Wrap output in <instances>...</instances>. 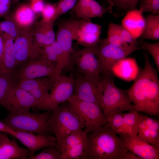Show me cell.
I'll return each mask as SVG.
<instances>
[{"label":"cell","mask_w":159,"mask_h":159,"mask_svg":"<svg viewBox=\"0 0 159 159\" xmlns=\"http://www.w3.org/2000/svg\"><path fill=\"white\" fill-rule=\"evenodd\" d=\"M144 67L126 93L135 110L158 117L159 114V80L149 57L143 54Z\"/></svg>","instance_id":"obj_1"},{"label":"cell","mask_w":159,"mask_h":159,"mask_svg":"<svg viewBox=\"0 0 159 159\" xmlns=\"http://www.w3.org/2000/svg\"><path fill=\"white\" fill-rule=\"evenodd\" d=\"M127 149L106 123L88 133L86 148L79 159H125Z\"/></svg>","instance_id":"obj_2"},{"label":"cell","mask_w":159,"mask_h":159,"mask_svg":"<svg viewBox=\"0 0 159 159\" xmlns=\"http://www.w3.org/2000/svg\"><path fill=\"white\" fill-rule=\"evenodd\" d=\"M48 125L50 132L55 135L56 143L60 142L72 132L85 128L67 101L51 110Z\"/></svg>","instance_id":"obj_3"},{"label":"cell","mask_w":159,"mask_h":159,"mask_svg":"<svg viewBox=\"0 0 159 159\" xmlns=\"http://www.w3.org/2000/svg\"><path fill=\"white\" fill-rule=\"evenodd\" d=\"M51 110L41 113L29 110L10 113L1 121L15 131L49 135L51 132L48 125Z\"/></svg>","instance_id":"obj_4"},{"label":"cell","mask_w":159,"mask_h":159,"mask_svg":"<svg viewBox=\"0 0 159 159\" xmlns=\"http://www.w3.org/2000/svg\"><path fill=\"white\" fill-rule=\"evenodd\" d=\"M102 77L103 93L101 109L105 115L111 112L135 110L126 91L115 85L113 75Z\"/></svg>","instance_id":"obj_5"},{"label":"cell","mask_w":159,"mask_h":159,"mask_svg":"<svg viewBox=\"0 0 159 159\" xmlns=\"http://www.w3.org/2000/svg\"><path fill=\"white\" fill-rule=\"evenodd\" d=\"M67 101L77 114L87 134L107 123L106 116L96 104L82 100L73 95Z\"/></svg>","instance_id":"obj_6"},{"label":"cell","mask_w":159,"mask_h":159,"mask_svg":"<svg viewBox=\"0 0 159 159\" xmlns=\"http://www.w3.org/2000/svg\"><path fill=\"white\" fill-rule=\"evenodd\" d=\"M61 72L55 64L41 55L18 67L13 74L15 82L44 77H56Z\"/></svg>","instance_id":"obj_7"},{"label":"cell","mask_w":159,"mask_h":159,"mask_svg":"<svg viewBox=\"0 0 159 159\" xmlns=\"http://www.w3.org/2000/svg\"><path fill=\"white\" fill-rule=\"evenodd\" d=\"M136 50L114 45L106 39H100L97 45L96 54L100 64L101 74L102 77L113 75L112 68L113 65Z\"/></svg>","instance_id":"obj_8"},{"label":"cell","mask_w":159,"mask_h":159,"mask_svg":"<svg viewBox=\"0 0 159 159\" xmlns=\"http://www.w3.org/2000/svg\"><path fill=\"white\" fill-rule=\"evenodd\" d=\"M0 105L11 114L29 110L32 107L41 110L37 100L29 92L14 82L10 85Z\"/></svg>","instance_id":"obj_9"},{"label":"cell","mask_w":159,"mask_h":159,"mask_svg":"<svg viewBox=\"0 0 159 159\" xmlns=\"http://www.w3.org/2000/svg\"><path fill=\"white\" fill-rule=\"evenodd\" d=\"M97 45L74 50L71 57L72 62L75 65L79 74L91 78H102L100 64L96 54Z\"/></svg>","instance_id":"obj_10"},{"label":"cell","mask_w":159,"mask_h":159,"mask_svg":"<svg viewBox=\"0 0 159 159\" xmlns=\"http://www.w3.org/2000/svg\"><path fill=\"white\" fill-rule=\"evenodd\" d=\"M102 93V78H91L79 74L75 79L73 95L82 100L96 104L101 109Z\"/></svg>","instance_id":"obj_11"},{"label":"cell","mask_w":159,"mask_h":159,"mask_svg":"<svg viewBox=\"0 0 159 159\" xmlns=\"http://www.w3.org/2000/svg\"><path fill=\"white\" fill-rule=\"evenodd\" d=\"M14 48L17 68L23 64L39 57L40 48L36 45L29 29H22L14 40Z\"/></svg>","instance_id":"obj_12"},{"label":"cell","mask_w":159,"mask_h":159,"mask_svg":"<svg viewBox=\"0 0 159 159\" xmlns=\"http://www.w3.org/2000/svg\"><path fill=\"white\" fill-rule=\"evenodd\" d=\"M87 133L85 130L74 131L55 146L63 159H78L84 152L87 144Z\"/></svg>","instance_id":"obj_13"},{"label":"cell","mask_w":159,"mask_h":159,"mask_svg":"<svg viewBox=\"0 0 159 159\" xmlns=\"http://www.w3.org/2000/svg\"><path fill=\"white\" fill-rule=\"evenodd\" d=\"M74 87L75 79L72 74L68 76L60 74L56 77L50 92L46 110H51L66 101L73 94Z\"/></svg>","instance_id":"obj_14"},{"label":"cell","mask_w":159,"mask_h":159,"mask_svg":"<svg viewBox=\"0 0 159 159\" xmlns=\"http://www.w3.org/2000/svg\"><path fill=\"white\" fill-rule=\"evenodd\" d=\"M101 29L100 25L93 23L90 19H79L74 40L84 47L96 46L100 40Z\"/></svg>","instance_id":"obj_15"},{"label":"cell","mask_w":159,"mask_h":159,"mask_svg":"<svg viewBox=\"0 0 159 159\" xmlns=\"http://www.w3.org/2000/svg\"><path fill=\"white\" fill-rule=\"evenodd\" d=\"M124 147L141 159H159V150L137 135L120 136Z\"/></svg>","instance_id":"obj_16"},{"label":"cell","mask_w":159,"mask_h":159,"mask_svg":"<svg viewBox=\"0 0 159 159\" xmlns=\"http://www.w3.org/2000/svg\"><path fill=\"white\" fill-rule=\"evenodd\" d=\"M78 22V20L69 19L63 21L58 26L56 37V41L71 63V57L74 50L72 42Z\"/></svg>","instance_id":"obj_17"},{"label":"cell","mask_w":159,"mask_h":159,"mask_svg":"<svg viewBox=\"0 0 159 159\" xmlns=\"http://www.w3.org/2000/svg\"><path fill=\"white\" fill-rule=\"evenodd\" d=\"M14 137L29 150L31 156L34 155L36 151L47 146L55 145L56 143L55 137L50 135L15 131Z\"/></svg>","instance_id":"obj_18"},{"label":"cell","mask_w":159,"mask_h":159,"mask_svg":"<svg viewBox=\"0 0 159 159\" xmlns=\"http://www.w3.org/2000/svg\"><path fill=\"white\" fill-rule=\"evenodd\" d=\"M31 156L28 149L20 147L4 133L0 135V159L28 158Z\"/></svg>","instance_id":"obj_19"},{"label":"cell","mask_w":159,"mask_h":159,"mask_svg":"<svg viewBox=\"0 0 159 159\" xmlns=\"http://www.w3.org/2000/svg\"><path fill=\"white\" fill-rule=\"evenodd\" d=\"M143 13L140 9L130 10L122 21L121 25L136 39L141 36L145 28V20Z\"/></svg>","instance_id":"obj_20"},{"label":"cell","mask_w":159,"mask_h":159,"mask_svg":"<svg viewBox=\"0 0 159 159\" xmlns=\"http://www.w3.org/2000/svg\"><path fill=\"white\" fill-rule=\"evenodd\" d=\"M53 23L52 21L42 19L31 30L35 44L38 47L51 45L55 41Z\"/></svg>","instance_id":"obj_21"},{"label":"cell","mask_w":159,"mask_h":159,"mask_svg":"<svg viewBox=\"0 0 159 159\" xmlns=\"http://www.w3.org/2000/svg\"><path fill=\"white\" fill-rule=\"evenodd\" d=\"M140 71L135 58L130 57H125L119 60L112 68L113 74L127 81L134 80Z\"/></svg>","instance_id":"obj_22"},{"label":"cell","mask_w":159,"mask_h":159,"mask_svg":"<svg viewBox=\"0 0 159 159\" xmlns=\"http://www.w3.org/2000/svg\"><path fill=\"white\" fill-rule=\"evenodd\" d=\"M4 42L3 62L0 71L5 73L13 74L17 68L15 53L14 39L5 33L0 32Z\"/></svg>","instance_id":"obj_23"},{"label":"cell","mask_w":159,"mask_h":159,"mask_svg":"<svg viewBox=\"0 0 159 159\" xmlns=\"http://www.w3.org/2000/svg\"><path fill=\"white\" fill-rule=\"evenodd\" d=\"M36 14L30 6L23 5L16 10L12 18L21 28L29 29L35 21Z\"/></svg>","instance_id":"obj_24"},{"label":"cell","mask_w":159,"mask_h":159,"mask_svg":"<svg viewBox=\"0 0 159 159\" xmlns=\"http://www.w3.org/2000/svg\"><path fill=\"white\" fill-rule=\"evenodd\" d=\"M137 135L159 150V130L147 126L139 118Z\"/></svg>","instance_id":"obj_25"},{"label":"cell","mask_w":159,"mask_h":159,"mask_svg":"<svg viewBox=\"0 0 159 159\" xmlns=\"http://www.w3.org/2000/svg\"><path fill=\"white\" fill-rule=\"evenodd\" d=\"M56 77H47L19 81L14 82L18 86L29 93L39 88L52 86Z\"/></svg>","instance_id":"obj_26"},{"label":"cell","mask_w":159,"mask_h":159,"mask_svg":"<svg viewBox=\"0 0 159 159\" xmlns=\"http://www.w3.org/2000/svg\"><path fill=\"white\" fill-rule=\"evenodd\" d=\"M145 18V28L140 37L143 39L157 41L159 39V15L151 14Z\"/></svg>","instance_id":"obj_27"},{"label":"cell","mask_w":159,"mask_h":159,"mask_svg":"<svg viewBox=\"0 0 159 159\" xmlns=\"http://www.w3.org/2000/svg\"><path fill=\"white\" fill-rule=\"evenodd\" d=\"M138 112L134 110L129 111L128 113H122L124 126L123 134L122 136L124 135H137L138 129Z\"/></svg>","instance_id":"obj_28"},{"label":"cell","mask_w":159,"mask_h":159,"mask_svg":"<svg viewBox=\"0 0 159 159\" xmlns=\"http://www.w3.org/2000/svg\"><path fill=\"white\" fill-rule=\"evenodd\" d=\"M107 123L110 130L120 136L123 134V117L122 112H113L106 115Z\"/></svg>","instance_id":"obj_29"},{"label":"cell","mask_w":159,"mask_h":159,"mask_svg":"<svg viewBox=\"0 0 159 159\" xmlns=\"http://www.w3.org/2000/svg\"><path fill=\"white\" fill-rule=\"evenodd\" d=\"M106 39L108 42L116 46L126 49H135L136 50L139 49L137 48H130L125 45L120 34L119 24L111 23L108 25L107 37Z\"/></svg>","instance_id":"obj_30"},{"label":"cell","mask_w":159,"mask_h":159,"mask_svg":"<svg viewBox=\"0 0 159 159\" xmlns=\"http://www.w3.org/2000/svg\"><path fill=\"white\" fill-rule=\"evenodd\" d=\"M22 29L12 18L0 22V32L8 35L14 40L19 36Z\"/></svg>","instance_id":"obj_31"},{"label":"cell","mask_w":159,"mask_h":159,"mask_svg":"<svg viewBox=\"0 0 159 159\" xmlns=\"http://www.w3.org/2000/svg\"><path fill=\"white\" fill-rule=\"evenodd\" d=\"M52 45L57 56L56 67L61 72L62 69L69 67L72 63L67 58L64 51L56 40Z\"/></svg>","instance_id":"obj_32"},{"label":"cell","mask_w":159,"mask_h":159,"mask_svg":"<svg viewBox=\"0 0 159 159\" xmlns=\"http://www.w3.org/2000/svg\"><path fill=\"white\" fill-rule=\"evenodd\" d=\"M14 82L13 74L5 73L0 71V105L9 87Z\"/></svg>","instance_id":"obj_33"},{"label":"cell","mask_w":159,"mask_h":159,"mask_svg":"<svg viewBox=\"0 0 159 159\" xmlns=\"http://www.w3.org/2000/svg\"><path fill=\"white\" fill-rule=\"evenodd\" d=\"M30 159H63L55 145L47 146L43 148L39 153L29 157Z\"/></svg>","instance_id":"obj_34"},{"label":"cell","mask_w":159,"mask_h":159,"mask_svg":"<svg viewBox=\"0 0 159 159\" xmlns=\"http://www.w3.org/2000/svg\"><path fill=\"white\" fill-rule=\"evenodd\" d=\"M112 11L111 6L105 8L95 0H93L87 14L86 19H90L96 17H101L106 13L110 12Z\"/></svg>","instance_id":"obj_35"},{"label":"cell","mask_w":159,"mask_h":159,"mask_svg":"<svg viewBox=\"0 0 159 159\" xmlns=\"http://www.w3.org/2000/svg\"><path fill=\"white\" fill-rule=\"evenodd\" d=\"M140 48L146 50L151 55L158 70H159V42L150 43L139 41Z\"/></svg>","instance_id":"obj_36"},{"label":"cell","mask_w":159,"mask_h":159,"mask_svg":"<svg viewBox=\"0 0 159 159\" xmlns=\"http://www.w3.org/2000/svg\"><path fill=\"white\" fill-rule=\"evenodd\" d=\"M77 2V0H60L56 5L54 21L59 16L73 8Z\"/></svg>","instance_id":"obj_37"},{"label":"cell","mask_w":159,"mask_h":159,"mask_svg":"<svg viewBox=\"0 0 159 159\" xmlns=\"http://www.w3.org/2000/svg\"><path fill=\"white\" fill-rule=\"evenodd\" d=\"M93 0H78L74 7L76 16L79 19H86Z\"/></svg>","instance_id":"obj_38"},{"label":"cell","mask_w":159,"mask_h":159,"mask_svg":"<svg viewBox=\"0 0 159 159\" xmlns=\"http://www.w3.org/2000/svg\"><path fill=\"white\" fill-rule=\"evenodd\" d=\"M143 13L159 14V0H143L139 9Z\"/></svg>","instance_id":"obj_39"},{"label":"cell","mask_w":159,"mask_h":159,"mask_svg":"<svg viewBox=\"0 0 159 159\" xmlns=\"http://www.w3.org/2000/svg\"><path fill=\"white\" fill-rule=\"evenodd\" d=\"M41 13L43 20L54 22L56 13V5L49 3L44 4Z\"/></svg>","instance_id":"obj_40"},{"label":"cell","mask_w":159,"mask_h":159,"mask_svg":"<svg viewBox=\"0 0 159 159\" xmlns=\"http://www.w3.org/2000/svg\"><path fill=\"white\" fill-rule=\"evenodd\" d=\"M112 6L114 5L127 11L135 9L140 0H110Z\"/></svg>","instance_id":"obj_41"},{"label":"cell","mask_w":159,"mask_h":159,"mask_svg":"<svg viewBox=\"0 0 159 159\" xmlns=\"http://www.w3.org/2000/svg\"><path fill=\"white\" fill-rule=\"evenodd\" d=\"M40 53L47 59L55 64L56 65L57 58L55 51L52 44L40 48Z\"/></svg>","instance_id":"obj_42"},{"label":"cell","mask_w":159,"mask_h":159,"mask_svg":"<svg viewBox=\"0 0 159 159\" xmlns=\"http://www.w3.org/2000/svg\"><path fill=\"white\" fill-rule=\"evenodd\" d=\"M44 4L43 0H31L30 7L36 13H41Z\"/></svg>","instance_id":"obj_43"},{"label":"cell","mask_w":159,"mask_h":159,"mask_svg":"<svg viewBox=\"0 0 159 159\" xmlns=\"http://www.w3.org/2000/svg\"><path fill=\"white\" fill-rule=\"evenodd\" d=\"M12 0H0V16H3L8 12Z\"/></svg>","instance_id":"obj_44"},{"label":"cell","mask_w":159,"mask_h":159,"mask_svg":"<svg viewBox=\"0 0 159 159\" xmlns=\"http://www.w3.org/2000/svg\"><path fill=\"white\" fill-rule=\"evenodd\" d=\"M0 132H5L14 137L15 131L0 120Z\"/></svg>","instance_id":"obj_45"},{"label":"cell","mask_w":159,"mask_h":159,"mask_svg":"<svg viewBox=\"0 0 159 159\" xmlns=\"http://www.w3.org/2000/svg\"><path fill=\"white\" fill-rule=\"evenodd\" d=\"M4 50V42L3 38L0 33V70L2 66Z\"/></svg>","instance_id":"obj_46"},{"label":"cell","mask_w":159,"mask_h":159,"mask_svg":"<svg viewBox=\"0 0 159 159\" xmlns=\"http://www.w3.org/2000/svg\"><path fill=\"white\" fill-rule=\"evenodd\" d=\"M109 3V4H110V6H112V4H111V2L110 1V0H107Z\"/></svg>","instance_id":"obj_47"},{"label":"cell","mask_w":159,"mask_h":159,"mask_svg":"<svg viewBox=\"0 0 159 159\" xmlns=\"http://www.w3.org/2000/svg\"><path fill=\"white\" fill-rule=\"evenodd\" d=\"M19 0H14L15 2L18 1Z\"/></svg>","instance_id":"obj_48"},{"label":"cell","mask_w":159,"mask_h":159,"mask_svg":"<svg viewBox=\"0 0 159 159\" xmlns=\"http://www.w3.org/2000/svg\"><path fill=\"white\" fill-rule=\"evenodd\" d=\"M2 132H0V135L1 134Z\"/></svg>","instance_id":"obj_49"}]
</instances>
